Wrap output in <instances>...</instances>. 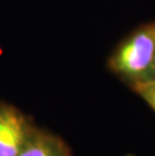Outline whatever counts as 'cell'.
<instances>
[{
  "mask_svg": "<svg viewBox=\"0 0 155 156\" xmlns=\"http://www.w3.org/2000/svg\"><path fill=\"white\" fill-rule=\"evenodd\" d=\"M31 129L20 111L0 104V156H17Z\"/></svg>",
  "mask_w": 155,
  "mask_h": 156,
  "instance_id": "2",
  "label": "cell"
},
{
  "mask_svg": "<svg viewBox=\"0 0 155 156\" xmlns=\"http://www.w3.org/2000/svg\"><path fill=\"white\" fill-rule=\"evenodd\" d=\"M131 88L155 111V81L138 83Z\"/></svg>",
  "mask_w": 155,
  "mask_h": 156,
  "instance_id": "4",
  "label": "cell"
},
{
  "mask_svg": "<svg viewBox=\"0 0 155 156\" xmlns=\"http://www.w3.org/2000/svg\"><path fill=\"white\" fill-rule=\"evenodd\" d=\"M17 156H71L61 139L51 134L31 129L23 147Z\"/></svg>",
  "mask_w": 155,
  "mask_h": 156,
  "instance_id": "3",
  "label": "cell"
},
{
  "mask_svg": "<svg viewBox=\"0 0 155 156\" xmlns=\"http://www.w3.org/2000/svg\"><path fill=\"white\" fill-rule=\"evenodd\" d=\"M155 21L140 26L115 49L109 58L110 69L130 86L153 80Z\"/></svg>",
  "mask_w": 155,
  "mask_h": 156,
  "instance_id": "1",
  "label": "cell"
},
{
  "mask_svg": "<svg viewBox=\"0 0 155 156\" xmlns=\"http://www.w3.org/2000/svg\"><path fill=\"white\" fill-rule=\"evenodd\" d=\"M152 81H155V62H154V68H153V80Z\"/></svg>",
  "mask_w": 155,
  "mask_h": 156,
  "instance_id": "5",
  "label": "cell"
}]
</instances>
